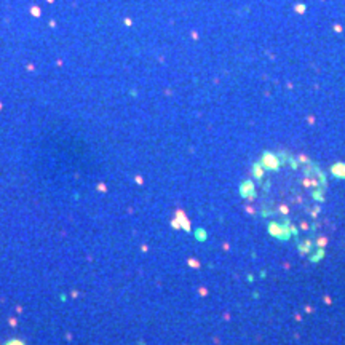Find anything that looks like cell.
Listing matches in <instances>:
<instances>
[{"instance_id": "obj_12", "label": "cell", "mask_w": 345, "mask_h": 345, "mask_svg": "<svg viewBox=\"0 0 345 345\" xmlns=\"http://www.w3.org/2000/svg\"><path fill=\"white\" fill-rule=\"evenodd\" d=\"M289 230H291V235H292V237H297V235H299V229H297V227L296 225H289Z\"/></svg>"}, {"instance_id": "obj_5", "label": "cell", "mask_w": 345, "mask_h": 345, "mask_svg": "<svg viewBox=\"0 0 345 345\" xmlns=\"http://www.w3.org/2000/svg\"><path fill=\"white\" fill-rule=\"evenodd\" d=\"M253 176H254V179H256V182H261L262 179H264V176H265V168L262 166L261 162H256V163L253 165Z\"/></svg>"}, {"instance_id": "obj_14", "label": "cell", "mask_w": 345, "mask_h": 345, "mask_svg": "<svg viewBox=\"0 0 345 345\" xmlns=\"http://www.w3.org/2000/svg\"><path fill=\"white\" fill-rule=\"evenodd\" d=\"M198 238H200V240H203V238H206V233L203 232V230H198Z\"/></svg>"}, {"instance_id": "obj_2", "label": "cell", "mask_w": 345, "mask_h": 345, "mask_svg": "<svg viewBox=\"0 0 345 345\" xmlns=\"http://www.w3.org/2000/svg\"><path fill=\"white\" fill-rule=\"evenodd\" d=\"M261 163L265 168V171L267 170L268 171H280V168L283 166L280 158H278V155L273 154V152H264L261 157Z\"/></svg>"}, {"instance_id": "obj_10", "label": "cell", "mask_w": 345, "mask_h": 345, "mask_svg": "<svg viewBox=\"0 0 345 345\" xmlns=\"http://www.w3.org/2000/svg\"><path fill=\"white\" fill-rule=\"evenodd\" d=\"M288 162H289V166H291L292 170H299L300 163H299V160H297V158H294V157L291 155V157H289V160H288Z\"/></svg>"}, {"instance_id": "obj_15", "label": "cell", "mask_w": 345, "mask_h": 345, "mask_svg": "<svg viewBox=\"0 0 345 345\" xmlns=\"http://www.w3.org/2000/svg\"><path fill=\"white\" fill-rule=\"evenodd\" d=\"M300 227H302V230H305V229H308V224H307V222H302Z\"/></svg>"}, {"instance_id": "obj_1", "label": "cell", "mask_w": 345, "mask_h": 345, "mask_svg": "<svg viewBox=\"0 0 345 345\" xmlns=\"http://www.w3.org/2000/svg\"><path fill=\"white\" fill-rule=\"evenodd\" d=\"M267 232L270 237H273L275 240L280 241H289L291 240V230H289V225H284L283 222H276V221H270L267 224Z\"/></svg>"}, {"instance_id": "obj_16", "label": "cell", "mask_w": 345, "mask_h": 345, "mask_svg": "<svg viewBox=\"0 0 345 345\" xmlns=\"http://www.w3.org/2000/svg\"><path fill=\"white\" fill-rule=\"evenodd\" d=\"M246 211H248V213H251V214H254V209H253V206H246Z\"/></svg>"}, {"instance_id": "obj_11", "label": "cell", "mask_w": 345, "mask_h": 345, "mask_svg": "<svg viewBox=\"0 0 345 345\" xmlns=\"http://www.w3.org/2000/svg\"><path fill=\"white\" fill-rule=\"evenodd\" d=\"M297 160H299V163H305V165L310 163V158H308L307 155H299V157H297Z\"/></svg>"}, {"instance_id": "obj_13", "label": "cell", "mask_w": 345, "mask_h": 345, "mask_svg": "<svg viewBox=\"0 0 345 345\" xmlns=\"http://www.w3.org/2000/svg\"><path fill=\"white\" fill-rule=\"evenodd\" d=\"M278 209H280V213H283V214H288V213H289V208L286 206V205H281Z\"/></svg>"}, {"instance_id": "obj_9", "label": "cell", "mask_w": 345, "mask_h": 345, "mask_svg": "<svg viewBox=\"0 0 345 345\" xmlns=\"http://www.w3.org/2000/svg\"><path fill=\"white\" fill-rule=\"evenodd\" d=\"M328 243H329L328 238L323 237V235H320V237L315 240V246H316V248H323V249H324V248L328 246Z\"/></svg>"}, {"instance_id": "obj_7", "label": "cell", "mask_w": 345, "mask_h": 345, "mask_svg": "<svg viewBox=\"0 0 345 345\" xmlns=\"http://www.w3.org/2000/svg\"><path fill=\"white\" fill-rule=\"evenodd\" d=\"M312 198L316 200V201H320V203H323L324 201V189H323V187H316V189H313Z\"/></svg>"}, {"instance_id": "obj_3", "label": "cell", "mask_w": 345, "mask_h": 345, "mask_svg": "<svg viewBox=\"0 0 345 345\" xmlns=\"http://www.w3.org/2000/svg\"><path fill=\"white\" fill-rule=\"evenodd\" d=\"M240 195L243 198H248L249 201L256 198V184H254V181H251V179L243 181L240 185Z\"/></svg>"}, {"instance_id": "obj_6", "label": "cell", "mask_w": 345, "mask_h": 345, "mask_svg": "<svg viewBox=\"0 0 345 345\" xmlns=\"http://www.w3.org/2000/svg\"><path fill=\"white\" fill-rule=\"evenodd\" d=\"M312 246H313V241H312V240H305V241H300V243H299L297 249H299V253L302 254V256H307V254L312 253Z\"/></svg>"}, {"instance_id": "obj_4", "label": "cell", "mask_w": 345, "mask_h": 345, "mask_svg": "<svg viewBox=\"0 0 345 345\" xmlns=\"http://www.w3.org/2000/svg\"><path fill=\"white\" fill-rule=\"evenodd\" d=\"M329 172H331V174L334 176V178L345 181V163H342V162L334 163L331 168H329Z\"/></svg>"}, {"instance_id": "obj_8", "label": "cell", "mask_w": 345, "mask_h": 345, "mask_svg": "<svg viewBox=\"0 0 345 345\" xmlns=\"http://www.w3.org/2000/svg\"><path fill=\"white\" fill-rule=\"evenodd\" d=\"M324 256H326V251H324L323 248H316V253L313 254V256H310V262L312 264H316V262H320Z\"/></svg>"}]
</instances>
